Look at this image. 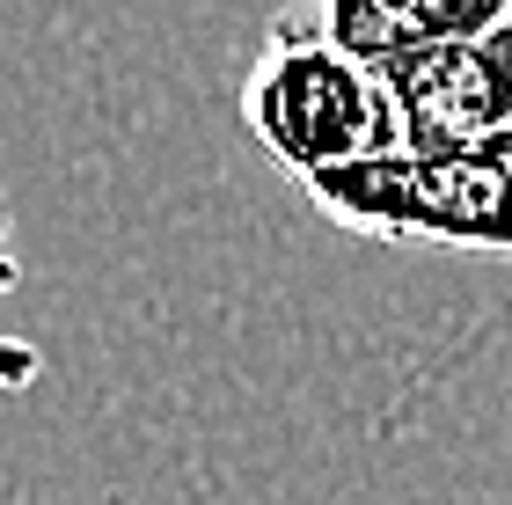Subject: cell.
Here are the masks:
<instances>
[{"label":"cell","mask_w":512,"mask_h":505,"mask_svg":"<svg viewBox=\"0 0 512 505\" xmlns=\"http://www.w3.org/2000/svg\"><path fill=\"white\" fill-rule=\"evenodd\" d=\"M322 220L395 249L512 257V125L454 154H381L300 183Z\"/></svg>","instance_id":"cell-2"},{"label":"cell","mask_w":512,"mask_h":505,"mask_svg":"<svg viewBox=\"0 0 512 505\" xmlns=\"http://www.w3.org/2000/svg\"><path fill=\"white\" fill-rule=\"evenodd\" d=\"M235 110H242L249 140L271 154V169L293 176V183L403 154L381 66H366L344 44H330L300 0L264 22Z\"/></svg>","instance_id":"cell-1"},{"label":"cell","mask_w":512,"mask_h":505,"mask_svg":"<svg viewBox=\"0 0 512 505\" xmlns=\"http://www.w3.org/2000/svg\"><path fill=\"white\" fill-rule=\"evenodd\" d=\"M0 286H15V242H8V205H0Z\"/></svg>","instance_id":"cell-5"},{"label":"cell","mask_w":512,"mask_h":505,"mask_svg":"<svg viewBox=\"0 0 512 505\" xmlns=\"http://www.w3.org/2000/svg\"><path fill=\"white\" fill-rule=\"evenodd\" d=\"M315 15V30L344 44L366 66H395L410 52H432V44L454 37H483L512 22V0H300Z\"/></svg>","instance_id":"cell-4"},{"label":"cell","mask_w":512,"mask_h":505,"mask_svg":"<svg viewBox=\"0 0 512 505\" xmlns=\"http://www.w3.org/2000/svg\"><path fill=\"white\" fill-rule=\"evenodd\" d=\"M403 154H454L512 125V22L381 66Z\"/></svg>","instance_id":"cell-3"}]
</instances>
